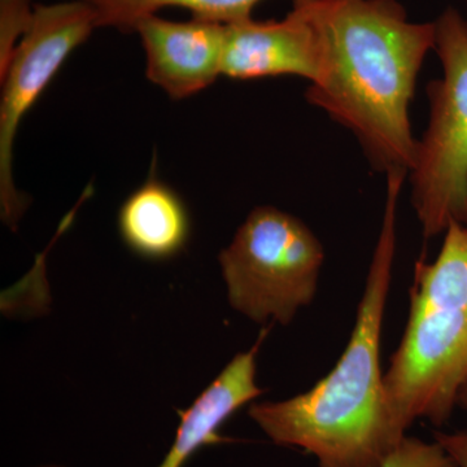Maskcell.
<instances>
[{"label": "cell", "mask_w": 467, "mask_h": 467, "mask_svg": "<svg viewBox=\"0 0 467 467\" xmlns=\"http://www.w3.org/2000/svg\"><path fill=\"white\" fill-rule=\"evenodd\" d=\"M435 27L442 73L427 86L429 124L408 173L426 239L451 223L467 225V20L448 7Z\"/></svg>", "instance_id": "4"}, {"label": "cell", "mask_w": 467, "mask_h": 467, "mask_svg": "<svg viewBox=\"0 0 467 467\" xmlns=\"http://www.w3.org/2000/svg\"><path fill=\"white\" fill-rule=\"evenodd\" d=\"M98 29L94 8L84 0L36 5L33 21L0 73V202L2 216L16 225L26 199L17 192L12 173L14 143L21 119L41 97L57 70L78 46Z\"/></svg>", "instance_id": "6"}, {"label": "cell", "mask_w": 467, "mask_h": 467, "mask_svg": "<svg viewBox=\"0 0 467 467\" xmlns=\"http://www.w3.org/2000/svg\"><path fill=\"white\" fill-rule=\"evenodd\" d=\"M407 173L386 174L382 226L355 326L333 370L309 391L254 404L248 414L275 444L297 447L319 467H379L405 438L384 389L380 347L396 252V213Z\"/></svg>", "instance_id": "2"}, {"label": "cell", "mask_w": 467, "mask_h": 467, "mask_svg": "<svg viewBox=\"0 0 467 467\" xmlns=\"http://www.w3.org/2000/svg\"><path fill=\"white\" fill-rule=\"evenodd\" d=\"M146 52V75L169 97L183 99L223 76L226 26L192 17L171 21L150 15L135 26Z\"/></svg>", "instance_id": "8"}, {"label": "cell", "mask_w": 467, "mask_h": 467, "mask_svg": "<svg viewBox=\"0 0 467 467\" xmlns=\"http://www.w3.org/2000/svg\"><path fill=\"white\" fill-rule=\"evenodd\" d=\"M33 0H0V73L33 21Z\"/></svg>", "instance_id": "12"}, {"label": "cell", "mask_w": 467, "mask_h": 467, "mask_svg": "<svg viewBox=\"0 0 467 467\" xmlns=\"http://www.w3.org/2000/svg\"><path fill=\"white\" fill-rule=\"evenodd\" d=\"M324 245L300 218L257 207L221 252L234 309L256 324L288 325L317 292Z\"/></svg>", "instance_id": "5"}, {"label": "cell", "mask_w": 467, "mask_h": 467, "mask_svg": "<svg viewBox=\"0 0 467 467\" xmlns=\"http://www.w3.org/2000/svg\"><path fill=\"white\" fill-rule=\"evenodd\" d=\"M379 467H457L438 441L405 436Z\"/></svg>", "instance_id": "13"}, {"label": "cell", "mask_w": 467, "mask_h": 467, "mask_svg": "<svg viewBox=\"0 0 467 467\" xmlns=\"http://www.w3.org/2000/svg\"><path fill=\"white\" fill-rule=\"evenodd\" d=\"M321 41L308 12L295 2L282 20L254 18L226 26L223 76L234 79L297 76L318 81L322 73Z\"/></svg>", "instance_id": "7"}, {"label": "cell", "mask_w": 467, "mask_h": 467, "mask_svg": "<svg viewBox=\"0 0 467 467\" xmlns=\"http://www.w3.org/2000/svg\"><path fill=\"white\" fill-rule=\"evenodd\" d=\"M94 8L98 27H113L134 32L142 18L156 15L160 9L180 7L192 12V17L213 23L229 24L247 20L263 0H84Z\"/></svg>", "instance_id": "11"}, {"label": "cell", "mask_w": 467, "mask_h": 467, "mask_svg": "<svg viewBox=\"0 0 467 467\" xmlns=\"http://www.w3.org/2000/svg\"><path fill=\"white\" fill-rule=\"evenodd\" d=\"M435 441L448 451L457 467H467V431L453 434L438 432Z\"/></svg>", "instance_id": "14"}, {"label": "cell", "mask_w": 467, "mask_h": 467, "mask_svg": "<svg viewBox=\"0 0 467 467\" xmlns=\"http://www.w3.org/2000/svg\"><path fill=\"white\" fill-rule=\"evenodd\" d=\"M266 333L267 330L261 333L250 350L236 355L192 407L180 411L177 436L158 467H183L202 445L223 441L218 434L220 427L236 410L259 398L263 389L256 382V358Z\"/></svg>", "instance_id": "9"}, {"label": "cell", "mask_w": 467, "mask_h": 467, "mask_svg": "<svg viewBox=\"0 0 467 467\" xmlns=\"http://www.w3.org/2000/svg\"><path fill=\"white\" fill-rule=\"evenodd\" d=\"M467 382V225L451 223L432 263L417 261L407 327L384 389L401 431L447 422Z\"/></svg>", "instance_id": "3"}, {"label": "cell", "mask_w": 467, "mask_h": 467, "mask_svg": "<svg viewBox=\"0 0 467 467\" xmlns=\"http://www.w3.org/2000/svg\"><path fill=\"white\" fill-rule=\"evenodd\" d=\"M295 2L312 18L324 55L306 100L348 129L377 171L409 173L418 144L409 112L435 51V21L413 23L398 0Z\"/></svg>", "instance_id": "1"}, {"label": "cell", "mask_w": 467, "mask_h": 467, "mask_svg": "<svg viewBox=\"0 0 467 467\" xmlns=\"http://www.w3.org/2000/svg\"><path fill=\"white\" fill-rule=\"evenodd\" d=\"M457 407L465 409L467 410V382L462 387L459 395V401H457Z\"/></svg>", "instance_id": "15"}, {"label": "cell", "mask_w": 467, "mask_h": 467, "mask_svg": "<svg viewBox=\"0 0 467 467\" xmlns=\"http://www.w3.org/2000/svg\"><path fill=\"white\" fill-rule=\"evenodd\" d=\"M122 241L149 260H167L189 241L190 217L177 192L158 178H149L119 212Z\"/></svg>", "instance_id": "10"}]
</instances>
